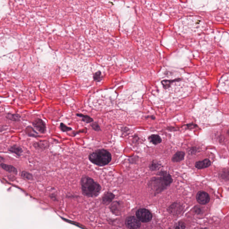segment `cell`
I'll use <instances>...</instances> for the list:
<instances>
[{
	"label": "cell",
	"instance_id": "6da1fadb",
	"mask_svg": "<svg viewBox=\"0 0 229 229\" xmlns=\"http://www.w3.org/2000/svg\"><path fill=\"white\" fill-rule=\"evenodd\" d=\"M174 26L179 34L188 36L202 32L206 28V24L203 19L198 17H187L176 21Z\"/></svg>",
	"mask_w": 229,
	"mask_h": 229
},
{
	"label": "cell",
	"instance_id": "7a4b0ae2",
	"mask_svg": "<svg viewBox=\"0 0 229 229\" xmlns=\"http://www.w3.org/2000/svg\"><path fill=\"white\" fill-rule=\"evenodd\" d=\"M195 200L198 206L210 209L215 200V193L212 188L205 184H199Z\"/></svg>",
	"mask_w": 229,
	"mask_h": 229
},
{
	"label": "cell",
	"instance_id": "3957f363",
	"mask_svg": "<svg viewBox=\"0 0 229 229\" xmlns=\"http://www.w3.org/2000/svg\"><path fill=\"white\" fill-rule=\"evenodd\" d=\"M82 192L85 196H97L101 191V186L93 179L87 176H84L81 180Z\"/></svg>",
	"mask_w": 229,
	"mask_h": 229
},
{
	"label": "cell",
	"instance_id": "277c9868",
	"mask_svg": "<svg viewBox=\"0 0 229 229\" xmlns=\"http://www.w3.org/2000/svg\"><path fill=\"white\" fill-rule=\"evenodd\" d=\"M197 159L194 163L195 169L201 172L211 167L215 159V156L213 153L202 150L197 153Z\"/></svg>",
	"mask_w": 229,
	"mask_h": 229
},
{
	"label": "cell",
	"instance_id": "5b68a950",
	"mask_svg": "<svg viewBox=\"0 0 229 229\" xmlns=\"http://www.w3.org/2000/svg\"><path fill=\"white\" fill-rule=\"evenodd\" d=\"M89 159L93 163L99 166H103L108 164L111 162L112 155L108 151L102 149L90 153Z\"/></svg>",
	"mask_w": 229,
	"mask_h": 229
},
{
	"label": "cell",
	"instance_id": "8992f818",
	"mask_svg": "<svg viewBox=\"0 0 229 229\" xmlns=\"http://www.w3.org/2000/svg\"><path fill=\"white\" fill-rule=\"evenodd\" d=\"M217 177L221 184L226 185H229V167L220 169L217 173Z\"/></svg>",
	"mask_w": 229,
	"mask_h": 229
},
{
	"label": "cell",
	"instance_id": "52a82bcc",
	"mask_svg": "<svg viewBox=\"0 0 229 229\" xmlns=\"http://www.w3.org/2000/svg\"><path fill=\"white\" fill-rule=\"evenodd\" d=\"M137 218L142 222H148L151 220L152 215L150 212L145 209H141L136 212Z\"/></svg>",
	"mask_w": 229,
	"mask_h": 229
},
{
	"label": "cell",
	"instance_id": "ba28073f",
	"mask_svg": "<svg viewBox=\"0 0 229 229\" xmlns=\"http://www.w3.org/2000/svg\"><path fill=\"white\" fill-rule=\"evenodd\" d=\"M203 105L204 106L201 107V111H199L200 112V113H199V118H211V116L215 113V109H213L211 106H204V104Z\"/></svg>",
	"mask_w": 229,
	"mask_h": 229
},
{
	"label": "cell",
	"instance_id": "9c48e42d",
	"mask_svg": "<svg viewBox=\"0 0 229 229\" xmlns=\"http://www.w3.org/2000/svg\"><path fill=\"white\" fill-rule=\"evenodd\" d=\"M125 225L128 228L136 229L139 228L141 224L138 218L134 216H129L126 219Z\"/></svg>",
	"mask_w": 229,
	"mask_h": 229
},
{
	"label": "cell",
	"instance_id": "30bf717a",
	"mask_svg": "<svg viewBox=\"0 0 229 229\" xmlns=\"http://www.w3.org/2000/svg\"><path fill=\"white\" fill-rule=\"evenodd\" d=\"M32 125L40 133H45L46 131L45 123L41 119H36L33 121Z\"/></svg>",
	"mask_w": 229,
	"mask_h": 229
},
{
	"label": "cell",
	"instance_id": "8fae6325",
	"mask_svg": "<svg viewBox=\"0 0 229 229\" xmlns=\"http://www.w3.org/2000/svg\"><path fill=\"white\" fill-rule=\"evenodd\" d=\"M219 87L221 91L229 93V74L221 79Z\"/></svg>",
	"mask_w": 229,
	"mask_h": 229
},
{
	"label": "cell",
	"instance_id": "7c38bea8",
	"mask_svg": "<svg viewBox=\"0 0 229 229\" xmlns=\"http://www.w3.org/2000/svg\"><path fill=\"white\" fill-rule=\"evenodd\" d=\"M1 167L5 171L9 173L17 174V171L16 168L14 166L10 165L5 164L3 163H1Z\"/></svg>",
	"mask_w": 229,
	"mask_h": 229
},
{
	"label": "cell",
	"instance_id": "4fadbf2b",
	"mask_svg": "<svg viewBox=\"0 0 229 229\" xmlns=\"http://www.w3.org/2000/svg\"><path fill=\"white\" fill-rule=\"evenodd\" d=\"M8 151L12 153H14L17 156H20L23 153V149L17 145H13L8 149Z\"/></svg>",
	"mask_w": 229,
	"mask_h": 229
},
{
	"label": "cell",
	"instance_id": "5bb4252c",
	"mask_svg": "<svg viewBox=\"0 0 229 229\" xmlns=\"http://www.w3.org/2000/svg\"><path fill=\"white\" fill-rule=\"evenodd\" d=\"M115 196L113 194L111 193H107L104 195L102 198L103 203L105 205H108L112 202V200L114 198Z\"/></svg>",
	"mask_w": 229,
	"mask_h": 229
},
{
	"label": "cell",
	"instance_id": "9a60e30c",
	"mask_svg": "<svg viewBox=\"0 0 229 229\" xmlns=\"http://www.w3.org/2000/svg\"><path fill=\"white\" fill-rule=\"evenodd\" d=\"M185 153L183 151H178L173 156L172 160L174 162H179L183 160L184 158Z\"/></svg>",
	"mask_w": 229,
	"mask_h": 229
},
{
	"label": "cell",
	"instance_id": "2e32d148",
	"mask_svg": "<svg viewBox=\"0 0 229 229\" xmlns=\"http://www.w3.org/2000/svg\"><path fill=\"white\" fill-rule=\"evenodd\" d=\"M6 119L9 120H11L15 122L20 121L21 116L18 114H12L11 113H8L5 116Z\"/></svg>",
	"mask_w": 229,
	"mask_h": 229
},
{
	"label": "cell",
	"instance_id": "e0dca14e",
	"mask_svg": "<svg viewBox=\"0 0 229 229\" xmlns=\"http://www.w3.org/2000/svg\"><path fill=\"white\" fill-rule=\"evenodd\" d=\"M49 145V143L46 141H40L33 144L35 148L41 149H47Z\"/></svg>",
	"mask_w": 229,
	"mask_h": 229
},
{
	"label": "cell",
	"instance_id": "ac0fdd59",
	"mask_svg": "<svg viewBox=\"0 0 229 229\" xmlns=\"http://www.w3.org/2000/svg\"><path fill=\"white\" fill-rule=\"evenodd\" d=\"M77 116L81 118L82 120L87 124L92 123L93 122L94 120L92 118L88 115L82 114L78 113L76 114Z\"/></svg>",
	"mask_w": 229,
	"mask_h": 229
},
{
	"label": "cell",
	"instance_id": "d6986e66",
	"mask_svg": "<svg viewBox=\"0 0 229 229\" xmlns=\"http://www.w3.org/2000/svg\"><path fill=\"white\" fill-rule=\"evenodd\" d=\"M25 132L28 136L30 137H36L38 136L37 132L31 126H27L25 129Z\"/></svg>",
	"mask_w": 229,
	"mask_h": 229
},
{
	"label": "cell",
	"instance_id": "ffe728a7",
	"mask_svg": "<svg viewBox=\"0 0 229 229\" xmlns=\"http://www.w3.org/2000/svg\"><path fill=\"white\" fill-rule=\"evenodd\" d=\"M149 139L150 141L154 145H157L159 143H161L162 139L160 137L157 135H152L150 136L149 138Z\"/></svg>",
	"mask_w": 229,
	"mask_h": 229
},
{
	"label": "cell",
	"instance_id": "44dd1931",
	"mask_svg": "<svg viewBox=\"0 0 229 229\" xmlns=\"http://www.w3.org/2000/svg\"><path fill=\"white\" fill-rule=\"evenodd\" d=\"M21 176L26 180H32L33 179V175L31 173L25 171H23L21 173Z\"/></svg>",
	"mask_w": 229,
	"mask_h": 229
},
{
	"label": "cell",
	"instance_id": "7402d4cb",
	"mask_svg": "<svg viewBox=\"0 0 229 229\" xmlns=\"http://www.w3.org/2000/svg\"><path fill=\"white\" fill-rule=\"evenodd\" d=\"M94 80L96 82H99L103 79L102 73L100 71H98L94 73L93 75Z\"/></svg>",
	"mask_w": 229,
	"mask_h": 229
},
{
	"label": "cell",
	"instance_id": "603a6c76",
	"mask_svg": "<svg viewBox=\"0 0 229 229\" xmlns=\"http://www.w3.org/2000/svg\"><path fill=\"white\" fill-rule=\"evenodd\" d=\"M60 130L63 132H67L70 131L72 130V128H71L67 126L66 125L63 123H60Z\"/></svg>",
	"mask_w": 229,
	"mask_h": 229
},
{
	"label": "cell",
	"instance_id": "cb8c5ba5",
	"mask_svg": "<svg viewBox=\"0 0 229 229\" xmlns=\"http://www.w3.org/2000/svg\"><path fill=\"white\" fill-rule=\"evenodd\" d=\"M91 126L92 128L94 130H95V131H99L101 130L99 125H98V123H97V122H94L92 124H91Z\"/></svg>",
	"mask_w": 229,
	"mask_h": 229
},
{
	"label": "cell",
	"instance_id": "d4e9b609",
	"mask_svg": "<svg viewBox=\"0 0 229 229\" xmlns=\"http://www.w3.org/2000/svg\"><path fill=\"white\" fill-rule=\"evenodd\" d=\"M223 221H224V222H227L226 224V223L224 224V225H226V226H227V227H226L225 228H229V214L228 216H227V217H225V219H224Z\"/></svg>",
	"mask_w": 229,
	"mask_h": 229
},
{
	"label": "cell",
	"instance_id": "484cf974",
	"mask_svg": "<svg viewBox=\"0 0 229 229\" xmlns=\"http://www.w3.org/2000/svg\"><path fill=\"white\" fill-rule=\"evenodd\" d=\"M175 228L176 229L185 228V227L183 222H180L177 224Z\"/></svg>",
	"mask_w": 229,
	"mask_h": 229
},
{
	"label": "cell",
	"instance_id": "4316f807",
	"mask_svg": "<svg viewBox=\"0 0 229 229\" xmlns=\"http://www.w3.org/2000/svg\"><path fill=\"white\" fill-rule=\"evenodd\" d=\"M228 149L229 151V145H228Z\"/></svg>",
	"mask_w": 229,
	"mask_h": 229
}]
</instances>
